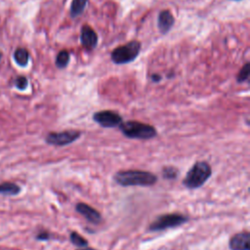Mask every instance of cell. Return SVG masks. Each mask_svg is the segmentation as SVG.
<instances>
[{"mask_svg":"<svg viewBox=\"0 0 250 250\" xmlns=\"http://www.w3.org/2000/svg\"><path fill=\"white\" fill-rule=\"evenodd\" d=\"M15 84H16L17 88H19V89H21V90H23V89H25L26 86H27V79H26L25 77H23V76H20V77H18V78L16 79Z\"/></svg>","mask_w":250,"mask_h":250,"instance_id":"d6986e66","label":"cell"},{"mask_svg":"<svg viewBox=\"0 0 250 250\" xmlns=\"http://www.w3.org/2000/svg\"><path fill=\"white\" fill-rule=\"evenodd\" d=\"M141 44L139 41L134 40L126 45L119 46L113 50L111 59L115 63H126L132 62L139 55Z\"/></svg>","mask_w":250,"mask_h":250,"instance_id":"5b68a950","label":"cell"},{"mask_svg":"<svg viewBox=\"0 0 250 250\" xmlns=\"http://www.w3.org/2000/svg\"><path fill=\"white\" fill-rule=\"evenodd\" d=\"M88 0H73L70 6V15L72 17L79 16L85 9Z\"/></svg>","mask_w":250,"mask_h":250,"instance_id":"4fadbf2b","label":"cell"},{"mask_svg":"<svg viewBox=\"0 0 250 250\" xmlns=\"http://www.w3.org/2000/svg\"><path fill=\"white\" fill-rule=\"evenodd\" d=\"M249 231H241L232 235L229 245L230 250H250L249 248Z\"/></svg>","mask_w":250,"mask_h":250,"instance_id":"9c48e42d","label":"cell"},{"mask_svg":"<svg viewBox=\"0 0 250 250\" xmlns=\"http://www.w3.org/2000/svg\"><path fill=\"white\" fill-rule=\"evenodd\" d=\"M81 136V132L77 130H65L62 132H51L46 138L45 142L52 146H62L74 143Z\"/></svg>","mask_w":250,"mask_h":250,"instance_id":"8992f818","label":"cell"},{"mask_svg":"<svg viewBox=\"0 0 250 250\" xmlns=\"http://www.w3.org/2000/svg\"><path fill=\"white\" fill-rule=\"evenodd\" d=\"M21 191V188L14 183H3L0 185V193L5 195H17Z\"/></svg>","mask_w":250,"mask_h":250,"instance_id":"7c38bea8","label":"cell"},{"mask_svg":"<svg viewBox=\"0 0 250 250\" xmlns=\"http://www.w3.org/2000/svg\"><path fill=\"white\" fill-rule=\"evenodd\" d=\"M81 43L88 50L94 49L98 43L97 33L91 26L87 24L83 25L81 28Z\"/></svg>","mask_w":250,"mask_h":250,"instance_id":"30bf717a","label":"cell"},{"mask_svg":"<svg viewBox=\"0 0 250 250\" xmlns=\"http://www.w3.org/2000/svg\"><path fill=\"white\" fill-rule=\"evenodd\" d=\"M174 23V18L168 10L161 11L158 16V27L162 33H166L172 27Z\"/></svg>","mask_w":250,"mask_h":250,"instance_id":"8fae6325","label":"cell"},{"mask_svg":"<svg viewBox=\"0 0 250 250\" xmlns=\"http://www.w3.org/2000/svg\"><path fill=\"white\" fill-rule=\"evenodd\" d=\"M69 240H70V242H71L73 245H75V246H77V247H79V248H81V247H86V246H88V244H89L88 240L85 239L82 235H80V234H79L78 232H76V231H71V232L69 233Z\"/></svg>","mask_w":250,"mask_h":250,"instance_id":"5bb4252c","label":"cell"},{"mask_svg":"<svg viewBox=\"0 0 250 250\" xmlns=\"http://www.w3.org/2000/svg\"><path fill=\"white\" fill-rule=\"evenodd\" d=\"M93 120L104 128H115L122 123V117L112 110H101L93 114Z\"/></svg>","mask_w":250,"mask_h":250,"instance_id":"52a82bcc","label":"cell"},{"mask_svg":"<svg viewBox=\"0 0 250 250\" xmlns=\"http://www.w3.org/2000/svg\"><path fill=\"white\" fill-rule=\"evenodd\" d=\"M161 79V77L159 75H156V74H153L152 75V80L153 81H159Z\"/></svg>","mask_w":250,"mask_h":250,"instance_id":"44dd1931","label":"cell"},{"mask_svg":"<svg viewBox=\"0 0 250 250\" xmlns=\"http://www.w3.org/2000/svg\"><path fill=\"white\" fill-rule=\"evenodd\" d=\"M121 133L129 139L137 140H148L152 139L157 135L155 128L149 124L129 120L122 122L119 126Z\"/></svg>","mask_w":250,"mask_h":250,"instance_id":"3957f363","label":"cell"},{"mask_svg":"<svg viewBox=\"0 0 250 250\" xmlns=\"http://www.w3.org/2000/svg\"><path fill=\"white\" fill-rule=\"evenodd\" d=\"M76 250H97V249H95V248H92V247H88V246H86V247H81V248H79V249H76Z\"/></svg>","mask_w":250,"mask_h":250,"instance_id":"7402d4cb","label":"cell"},{"mask_svg":"<svg viewBox=\"0 0 250 250\" xmlns=\"http://www.w3.org/2000/svg\"><path fill=\"white\" fill-rule=\"evenodd\" d=\"M162 177L166 180H175L179 175V170L176 167L166 166L162 169Z\"/></svg>","mask_w":250,"mask_h":250,"instance_id":"e0dca14e","label":"cell"},{"mask_svg":"<svg viewBox=\"0 0 250 250\" xmlns=\"http://www.w3.org/2000/svg\"><path fill=\"white\" fill-rule=\"evenodd\" d=\"M50 238V234L47 231H42L36 235L37 240H48Z\"/></svg>","mask_w":250,"mask_h":250,"instance_id":"ffe728a7","label":"cell"},{"mask_svg":"<svg viewBox=\"0 0 250 250\" xmlns=\"http://www.w3.org/2000/svg\"><path fill=\"white\" fill-rule=\"evenodd\" d=\"M188 221V218L183 214L178 213H170L163 214L158 216L149 226L148 229L150 231H160L165 230L171 228H177L179 226L184 225Z\"/></svg>","mask_w":250,"mask_h":250,"instance_id":"277c9868","label":"cell"},{"mask_svg":"<svg viewBox=\"0 0 250 250\" xmlns=\"http://www.w3.org/2000/svg\"><path fill=\"white\" fill-rule=\"evenodd\" d=\"M211 175V166L205 161H197L186 174V177L183 180V185L189 189L198 188L208 181Z\"/></svg>","mask_w":250,"mask_h":250,"instance_id":"7a4b0ae2","label":"cell"},{"mask_svg":"<svg viewBox=\"0 0 250 250\" xmlns=\"http://www.w3.org/2000/svg\"><path fill=\"white\" fill-rule=\"evenodd\" d=\"M0 59H1V52H0Z\"/></svg>","mask_w":250,"mask_h":250,"instance_id":"603a6c76","label":"cell"},{"mask_svg":"<svg viewBox=\"0 0 250 250\" xmlns=\"http://www.w3.org/2000/svg\"><path fill=\"white\" fill-rule=\"evenodd\" d=\"M14 58L20 65H26L28 62V52L23 48H19L16 50Z\"/></svg>","mask_w":250,"mask_h":250,"instance_id":"9a60e30c","label":"cell"},{"mask_svg":"<svg viewBox=\"0 0 250 250\" xmlns=\"http://www.w3.org/2000/svg\"><path fill=\"white\" fill-rule=\"evenodd\" d=\"M68 61H69V54H68L67 51L63 50V51H61L59 53V55L57 56L56 64H57L58 67L62 68V67H65L67 65Z\"/></svg>","mask_w":250,"mask_h":250,"instance_id":"2e32d148","label":"cell"},{"mask_svg":"<svg viewBox=\"0 0 250 250\" xmlns=\"http://www.w3.org/2000/svg\"><path fill=\"white\" fill-rule=\"evenodd\" d=\"M113 181L122 187H150L156 183L157 177L148 171L121 170L113 175Z\"/></svg>","mask_w":250,"mask_h":250,"instance_id":"6da1fadb","label":"cell"},{"mask_svg":"<svg viewBox=\"0 0 250 250\" xmlns=\"http://www.w3.org/2000/svg\"><path fill=\"white\" fill-rule=\"evenodd\" d=\"M249 76V63H245V65L240 69L238 75H237V81L243 82L245 81Z\"/></svg>","mask_w":250,"mask_h":250,"instance_id":"ac0fdd59","label":"cell"},{"mask_svg":"<svg viewBox=\"0 0 250 250\" xmlns=\"http://www.w3.org/2000/svg\"><path fill=\"white\" fill-rule=\"evenodd\" d=\"M75 210L92 224L98 225L102 221V216L100 212L84 202H78L75 205Z\"/></svg>","mask_w":250,"mask_h":250,"instance_id":"ba28073f","label":"cell"}]
</instances>
